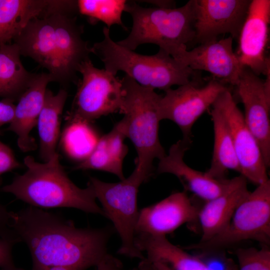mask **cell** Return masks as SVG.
Here are the masks:
<instances>
[{
  "label": "cell",
  "mask_w": 270,
  "mask_h": 270,
  "mask_svg": "<svg viewBox=\"0 0 270 270\" xmlns=\"http://www.w3.org/2000/svg\"><path fill=\"white\" fill-rule=\"evenodd\" d=\"M12 228L28 247L32 270H86L108 254L113 226L80 228L61 216L29 206L12 212Z\"/></svg>",
  "instance_id": "cell-1"
},
{
  "label": "cell",
  "mask_w": 270,
  "mask_h": 270,
  "mask_svg": "<svg viewBox=\"0 0 270 270\" xmlns=\"http://www.w3.org/2000/svg\"><path fill=\"white\" fill-rule=\"evenodd\" d=\"M26 170L16 176L1 190L13 194L30 206L40 208H69L104 216L96 202L92 186L82 188L68 178L58 152L49 160L40 162L30 156L24 158Z\"/></svg>",
  "instance_id": "cell-2"
},
{
  "label": "cell",
  "mask_w": 270,
  "mask_h": 270,
  "mask_svg": "<svg viewBox=\"0 0 270 270\" xmlns=\"http://www.w3.org/2000/svg\"><path fill=\"white\" fill-rule=\"evenodd\" d=\"M104 39L92 46V53L104 63L105 70L116 76L122 71L142 86L164 92L201 78L194 71L159 49L153 55H144L114 42L110 29L103 28Z\"/></svg>",
  "instance_id": "cell-3"
},
{
  "label": "cell",
  "mask_w": 270,
  "mask_h": 270,
  "mask_svg": "<svg viewBox=\"0 0 270 270\" xmlns=\"http://www.w3.org/2000/svg\"><path fill=\"white\" fill-rule=\"evenodd\" d=\"M196 0L180 8H144L128 1L124 12L132 20L131 31L118 42L132 50L145 44H154L178 60L194 39Z\"/></svg>",
  "instance_id": "cell-4"
},
{
  "label": "cell",
  "mask_w": 270,
  "mask_h": 270,
  "mask_svg": "<svg viewBox=\"0 0 270 270\" xmlns=\"http://www.w3.org/2000/svg\"><path fill=\"white\" fill-rule=\"evenodd\" d=\"M121 80L124 97L120 114H124L122 119L126 138L137 152L134 169L151 177L154 160L166 154L158 136V103L162 95L126 75Z\"/></svg>",
  "instance_id": "cell-5"
},
{
  "label": "cell",
  "mask_w": 270,
  "mask_h": 270,
  "mask_svg": "<svg viewBox=\"0 0 270 270\" xmlns=\"http://www.w3.org/2000/svg\"><path fill=\"white\" fill-rule=\"evenodd\" d=\"M254 240L262 245L270 244V180L257 186L240 202L226 226L203 242L184 249L212 252Z\"/></svg>",
  "instance_id": "cell-6"
},
{
  "label": "cell",
  "mask_w": 270,
  "mask_h": 270,
  "mask_svg": "<svg viewBox=\"0 0 270 270\" xmlns=\"http://www.w3.org/2000/svg\"><path fill=\"white\" fill-rule=\"evenodd\" d=\"M150 178L134 169L128 178L118 182H106L92 176L88 182L102 204L104 216L111 220L121 240L118 253L140 260L144 258V256L134 244L139 213L137 196L140 185Z\"/></svg>",
  "instance_id": "cell-7"
},
{
  "label": "cell",
  "mask_w": 270,
  "mask_h": 270,
  "mask_svg": "<svg viewBox=\"0 0 270 270\" xmlns=\"http://www.w3.org/2000/svg\"><path fill=\"white\" fill-rule=\"evenodd\" d=\"M78 72L82 78L78 80L77 91L66 119L92 123L102 116L120 114L124 97L121 79L105 69L95 67L90 58L80 64Z\"/></svg>",
  "instance_id": "cell-8"
},
{
  "label": "cell",
  "mask_w": 270,
  "mask_h": 270,
  "mask_svg": "<svg viewBox=\"0 0 270 270\" xmlns=\"http://www.w3.org/2000/svg\"><path fill=\"white\" fill-rule=\"evenodd\" d=\"M228 88L226 85L212 78L206 84L198 78L175 89L167 90L159 101L160 119L175 123L182 132V139L192 144L194 124Z\"/></svg>",
  "instance_id": "cell-9"
},
{
  "label": "cell",
  "mask_w": 270,
  "mask_h": 270,
  "mask_svg": "<svg viewBox=\"0 0 270 270\" xmlns=\"http://www.w3.org/2000/svg\"><path fill=\"white\" fill-rule=\"evenodd\" d=\"M77 14V0H52L43 15L48 16L53 25L63 85L78 82V68L92 53L82 38L83 28L76 22Z\"/></svg>",
  "instance_id": "cell-10"
},
{
  "label": "cell",
  "mask_w": 270,
  "mask_h": 270,
  "mask_svg": "<svg viewBox=\"0 0 270 270\" xmlns=\"http://www.w3.org/2000/svg\"><path fill=\"white\" fill-rule=\"evenodd\" d=\"M212 106L224 117L230 130L240 167V174L258 186L269 180L259 144L247 126L230 88L222 92Z\"/></svg>",
  "instance_id": "cell-11"
},
{
  "label": "cell",
  "mask_w": 270,
  "mask_h": 270,
  "mask_svg": "<svg viewBox=\"0 0 270 270\" xmlns=\"http://www.w3.org/2000/svg\"><path fill=\"white\" fill-rule=\"evenodd\" d=\"M235 86L244 104L246 123L257 140L268 168L270 166V74L264 80L244 68Z\"/></svg>",
  "instance_id": "cell-12"
},
{
  "label": "cell",
  "mask_w": 270,
  "mask_h": 270,
  "mask_svg": "<svg viewBox=\"0 0 270 270\" xmlns=\"http://www.w3.org/2000/svg\"><path fill=\"white\" fill-rule=\"evenodd\" d=\"M250 0H196L194 39L200 44L229 34L238 39Z\"/></svg>",
  "instance_id": "cell-13"
},
{
  "label": "cell",
  "mask_w": 270,
  "mask_h": 270,
  "mask_svg": "<svg viewBox=\"0 0 270 270\" xmlns=\"http://www.w3.org/2000/svg\"><path fill=\"white\" fill-rule=\"evenodd\" d=\"M270 22V0H251L236 54L242 66L258 76L270 74V58L266 54Z\"/></svg>",
  "instance_id": "cell-14"
},
{
  "label": "cell",
  "mask_w": 270,
  "mask_h": 270,
  "mask_svg": "<svg viewBox=\"0 0 270 270\" xmlns=\"http://www.w3.org/2000/svg\"><path fill=\"white\" fill-rule=\"evenodd\" d=\"M200 208L186 191L174 192L139 210L135 236H166L184 224L198 222Z\"/></svg>",
  "instance_id": "cell-15"
},
{
  "label": "cell",
  "mask_w": 270,
  "mask_h": 270,
  "mask_svg": "<svg viewBox=\"0 0 270 270\" xmlns=\"http://www.w3.org/2000/svg\"><path fill=\"white\" fill-rule=\"evenodd\" d=\"M228 38L202 44L184 51L177 60L194 71H206L227 86H236L243 68Z\"/></svg>",
  "instance_id": "cell-16"
},
{
  "label": "cell",
  "mask_w": 270,
  "mask_h": 270,
  "mask_svg": "<svg viewBox=\"0 0 270 270\" xmlns=\"http://www.w3.org/2000/svg\"><path fill=\"white\" fill-rule=\"evenodd\" d=\"M190 144L182 138L173 144L168 154L159 160L156 172L175 176L182 184L184 191L192 192L206 202L220 194L226 188L228 180L210 178L206 172L194 170L187 165L184 158Z\"/></svg>",
  "instance_id": "cell-17"
},
{
  "label": "cell",
  "mask_w": 270,
  "mask_h": 270,
  "mask_svg": "<svg viewBox=\"0 0 270 270\" xmlns=\"http://www.w3.org/2000/svg\"><path fill=\"white\" fill-rule=\"evenodd\" d=\"M14 40L20 55L33 59L48 70L54 82L62 84L54 27L48 16L32 19Z\"/></svg>",
  "instance_id": "cell-18"
},
{
  "label": "cell",
  "mask_w": 270,
  "mask_h": 270,
  "mask_svg": "<svg viewBox=\"0 0 270 270\" xmlns=\"http://www.w3.org/2000/svg\"><path fill=\"white\" fill-rule=\"evenodd\" d=\"M52 82H54L52 78L48 72L36 74L28 87L18 99L14 118L6 130L16 135L18 146L23 152L34 150L36 147L30 132L36 126L47 85Z\"/></svg>",
  "instance_id": "cell-19"
},
{
  "label": "cell",
  "mask_w": 270,
  "mask_h": 270,
  "mask_svg": "<svg viewBox=\"0 0 270 270\" xmlns=\"http://www.w3.org/2000/svg\"><path fill=\"white\" fill-rule=\"evenodd\" d=\"M247 182L240 174L228 180L220 194L206 201L200 208L198 216L201 230L200 242L210 239L226 226L237 206L250 192Z\"/></svg>",
  "instance_id": "cell-20"
},
{
  "label": "cell",
  "mask_w": 270,
  "mask_h": 270,
  "mask_svg": "<svg viewBox=\"0 0 270 270\" xmlns=\"http://www.w3.org/2000/svg\"><path fill=\"white\" fill-rule=\"evenodd\" d=\"M134 244L144 256L140 261L160 262L172 270H209L202 259L175 246L166 236L136 235Z\"/></svg>",
  "instance_id": "cell-21"
},
{
  "label": "cell",
  "mask_w": 270,
  "mask_h": 270,
  "mask_svg": "<svg viewBox=\"0 0 270 270\" xmlns=\"http://www.w3.org/2000/svg\"><path fill=\"white\" fill-rule=\"evenodd\" d=\"M68 97L64 88L56 94L46 89L44 102L38 118L36 126L40 138V156L46 162L57 152L61 116Z\"/></svg>",
  "instance_id": "cell-22"
},
{
  "label": "cell",
  "mask_w": 270,
  "mask_h": 270,
  "mask_svg": "<svg viewBox=\"0 0 270 270\" xmlns=\"http://www.w3.org/2000/svg\"><path fill=\"white\" fill-rule=\"evenodd\" d=\"M49 0H0V44H10L33 18L40 16Z\"/></svg>",
  "instance_id": "cell-23"
},
{
  "label": "cell",
  "mask_w": 270,
  "mask_h": 270,
  "mask_svg": "<svg viewBox=\"0 0 270 270\" xmlns=\"http://www.w3.org/2000/svg\"><path fill=\"white\" fill-rule=\"evenodd\" d=\"M212 108L210 114L214 126V145L210 166L206 173L210 178L224 180L228 170L240 174V170L227 124L218 110L213 106Z\"/></svg>",
  "instance_id": "cell-24"
},
{
  "label": "cell",
  "mask_w": 270,
  "mask_h": 270,
  "mask_svg": "<svg viewBox=\"0 0 270 270\" xmlns=\"http://www.w3.org/2000/svg\"><path fill=\"white\" fill-rule=\"evenodd\" d=\"M15 43L0 44V84L5 98L14 101L18 100L36 76L25 69Z\"/></svg>",
  "instance_id": "cell-25"
},
{
  "label": "cell",
  "mask_w": 270,
  "mask_h": 270,
  "mask_svg": "<svg viewBox=\"0 0 270 270\" xmlns=\"http://www.w3.org/2000/svg\"><path fill=\"white\" fill-rule=\"evenodd\" d=\"M68 124L62 135L63 147L72 158L86 159L95 147L100 136L91 122L77 119H66Z\"/></svg>",
  "instance_id": "cell-26"
},
{
  "label": "cell",
  "mask_w": 270,
  "mask_h": 270,
  "mask_svg": "<svg viewBox=\"0 0 270 270\" xmlns=\"http://www.w3.org/2000/svg\"><path fill=\"white\" fill-rule=\"evenodd\" d=\"M127 2L124 0H78V11L86 16L90 23L102 22L109 29L112 26L118 24L126 30L122 16Z\"/></svg>",
  "instance_id": "cell-27"
},
{
  "label": "cell",
  "mask_w": 270,
  "mask_h": 270,
  "mask_svg": "<svg viewBox=\"0 0 270 270\" xmlns=\"http://www.w3.org/2000/svg\"><path fill=\"white\" fill-rule=\"evenodd\" d=\"M73 169L100 170L112 174L120 180L125 178L122 166L114 160L109 152L106 134L100 137L95 147L88 157L78 164Z\"/></svg>",
  "instance_id": "cell-28"
},
{
  "label": "cell",
  "mask_w": 270,
  "mask_h": 270,
  "mask_svg": "<svg viewBox=\"0 0 270 270\" xmlns=\"http://www.w3.org/2000/svg\"><path fill=\"white\" fill-rule=\"evenodd\" d=\"M239 270H270V250L262 245L256 248H238L235 250Z\"/></svg>",
  "instance_id": "cell-29"
},
{
  "label": "cell",
  "mask_w": 270,
  "mask_h": 270,
  "mask_svg": "<svg viewBox=\"0 0 270 270\" xmlns=\"http://www.w3.org/2000/svg\"><path fill=\"white\" fill-rule=\"evenodd\" d=\"M106 136L110 153L114 160L122 166L123 160L128 152V147L124 143L126 136L122 119L116 124Z\"/></svg>",
  "instance_id": "cell-30"
},
{
  "label": "cell",
  "mask_w": 270,
  "mask_h": 270,
  "mask_svg": "<svg viewBox=\"0 0 270 270\" xmlns=\"http://www.w3.org/2000/svg\"><path fill=\"white\" fill-rule=\"evenodd\" d=\"M20 166L12 150L0 140V178L2 174L19 168Z\"/></svg>",
  "instance_id": "cell-31"
},
{
  "label": "cell",
  "mask_w": 270,
  "mask_h": 270,
  "mask_svg": "<svg viewBox=\"0 0 270 270\" xmlns=\"http://www.w3.org/2000/svg\"><path fill=\"white\" fill-rule=\"evenodd\" d=\"M0 178V186L2 184ZM12 212L0 202V238L12 240L19 242L12 228Z\"/></svg>",
  "instance_id": "cell-32"
},
{
  "label": "cell",
  "mask_w": 270,
  "mask_h": 270,
  "mask_svg": "<svg viewBox=\"0 0 270 270\" xmlns=\"http://www.w3.org/2000/svg\"><path fill=\"white\" fill-rule=\"evenodd\" d=\"M16 241L0 238V268H10L15 266L12 256V250Z\"/></svg>",
  "instance_id": "cell-33"
},
{
  "label": "cell",
  "mask_w": 270,
  "mask_h": 270,
  "mask_svg": "<svg viewBox=\"0 0 270 270\" xmlns=\"http://www.w3.org/2000/svg\"><path fill=\"white\" fill-rule=\"evenodd\" d=\"M14 102L12 100L6 98L0 100V126L10 124L12 122L16 107Z\"/></svg>",
  "instance_id": "cell-34"
},
{
  "label": "cell",
  "mask_w": 270,
  "mask_h": 270,
  "mask_svg": "<svg viewBox=\"0 0 270 270\" xmlns=\"http://www.w3.org/2000/svg\"><path fill=\"white\" fill-rule=\"evenodd\" d=\"M96 267V270H124L121 261L109 253Z\"/></svg>",
  "instance_id": "cell-35"
},
{
  "label": "cell",
  "mask_w": 270,
  "mask_h": 270,
  "mask_svg": "<svg viewBox=\"0 0 270 270\" xmlns=\"http://www.w3.org/2000/svg\"><path fill=\"white\" fill-rule=\"evenodd\" d=\"M136 270H172L160 262H145L140 261Z\"/></svg>",
  "instance_id": "cell-36"
},
{
  "label": "cell",
  "mask_w": 270,
  "mask_h": 270,
  "mask_svg": "<svg viewBox=\"0 0 270 270\" xmlns=\"http://www.w3.org/2000/svg\"><path fill=\"white\" fill-rule=\"evenodd\" d=\"M0 97L3 98H5V94L4 92V90L0 84Z\"/></svg>",
  "instance_id": "cell-37"
},
{
  "label": "cell",
  "mask_w": 270,
  "mask_h": 270,
  "mask_svg": "<svg viewBox=\"0 0 270 270\" xmlns=\"http://www.w3.org/2000/svg\"><path fill=\"white\" fill-rule=\"evenodd\" d=\"M1 270H22L17 268L16 266H14V267L10 268H2Z\"/></svg>",
  "instance_id": "cell-38"
},
{
  "label": "cell",
  "mask_w": 270,
  "mask_h": 270,
  "mask_svg": "<svg viewBox=\"0 0 270 270\" xmlns=\"http://www.w3.org/2000/svg\"><path fill=\"white\" fill-rule=\"evenodd\" d=\"M209 268V270H213V269L212 270V269L210 268Z\"/></svg>",
  "instance_id": "cell-39"
}]
</instances>
